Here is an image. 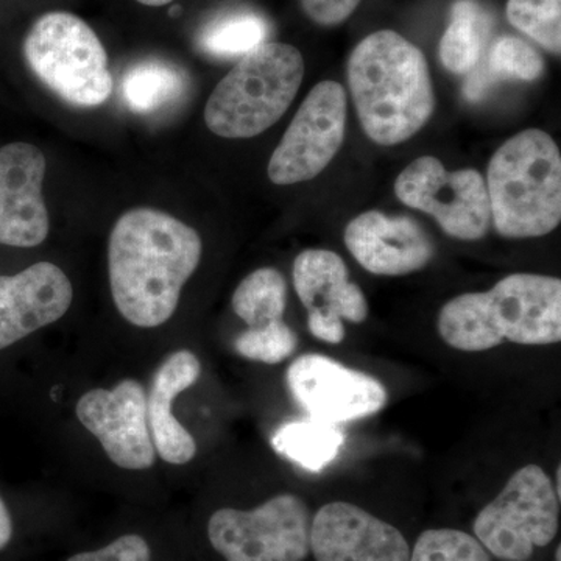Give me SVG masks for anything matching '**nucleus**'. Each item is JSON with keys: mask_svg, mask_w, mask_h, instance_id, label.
<instances>
[{"mask_svg": "<svg viewBox=\"0 0 561 561\" xmlns=\"http://www.w3.org/2000/svg\"><path fill=\"white\" fill-rule=\"evenodd\" d=\"M202 250L198 232L171 214L138 208L121 216L108 247L111 294L121 316L138 328L171 320Z\"/></svg>", "mask_w": 561, "mask_h": 561, "instance_id": "obj_1", "label": "nucleus"}, {"mask_svg": "<svg viewBox=\"0 0 561 561\" xmlns=\"http://www.w3.org/2000/svg\"><path fill=\"white\" fill-rule=\"evenodd\" d=\"M348 84L365 135L398 146L430 122L435 108L423 51L393 31L371 33L351 51Z\"/></svg>", "mask_w": 561, "mask_h": 561, "instance_id": "obj_2", "label": "nucleus"}, {"mask_svg": "<svg viewBox=\"0 0 561 561\" xmlns=\"http://www.w3.org/2000/svg\"><path fill=\"white\" fill-rule=\"evenodd\" d=\"M438 332L449 346L481 353L505 342L553 345L561 341V280L513 273L489 291L459 295L438 313Z\"/></svg>", "mask_w": 561, "mask_h": 561, "instance_id": "obj_3", "label": "nucleus"}, {"mask_svg": "<svg viewBox=\"0 0 561 561\" xmlns=\"http://www.w3.org/2000/svg\"><path fill=\"white\" fill-rule=\"evenodd\" d=\"M485 183L491 221L502 238H541L559 227L561 157L548 133L530 128L502 144Z\"/></svg>", "mask_w": 561, "mask_h": 561, "instance_id": "obj_4", "label": "nucleus"}, {"mask_svg": "<svg viewBox=\"0 0 561 561\" xmlns=\"http://www.w3.org/2000/svg\"><path fill=\"white\" fill-rule=\"evenodd\" d=\"M305 60L297 47L265 43L234 66L205 106V124L225 139H249L268 130L297 98Z\"/></svg>", "mask_w": 561, "mask_h": 561, "instance_id": "obj_5", "label": "nucleus"}, {"mask_svg": "<svg viewBox=\"0 0 561 561\" xmlns=\"http://www.w3.org/2000/svg\"><path fill=\"white\" fill-rule=\"evenodd\" d=\"M24 55L36 79L70 105L92 108L113 92L105 47L76 14L41 16L25 38Z\"/></svg>", "mask_w": 561, "mask_h": 561, "instance_id": "obj_6", "label": "nucleus"}, {"mask_svg": "<svg viewBox=\"0 0 561 561\" xmlns=\"http://www.w3.org/2000/svg\"><path fill=\"white\" fill-rule=\"evenodd\" d=\"M560 496L538 465L512 476L504 490L479 512L476 538L502 561H527L551 545L559 531Z\"/></svg>", "mask_w": 561, "mask_h": 561, "instance_id": "obj_7", "label": "nucleus"}, {"mask_svg": "<svg viewBox=\"0 0 561 561\" xmlns=\"http://www.w3.org/2000/svg\"><path fill=\"white\" fill-rule=\"evenodd\" d=\"M312 515L295 494L253 511L220 508L210 516V545L227 561H302L311 552Z\"/></svg>", "mask_w": 561, "mask_h": 561, "instance_id": "obj_8", "label": "nucleus"}, {"mask_svg": "<svg viewBox=\"0 0 561 561\" xmlns=\"http://www.w3.org/2000/svg\"><path fill=\"white\" fill-rule=\"evenodd\" d=\"M394 194L409 208L430 214L459 241H479L491 225L489 191L474 169L448 172L440 160L421 157L394 181Z\"/></svg>", "mask_w": 561, "mask_h": 561, "instance_id": "obj_9", "label": "nucleus"}, {"mask_svg": "<svg viewBox=\"0 0 561 561\" xmlns=\"http://www.w3.org/2000/svg\"><path fill=\"white\" fill-rule=\"evenodd\" d=\"M346 106V92L337 81L312 88L268 161L272 183H302L331 164L345 139Z\"/></svg>", "mask_w": 561, "mask_h": 561, "instance_id": "obj_10", "label": "nucleus"}, {"mask_svg": "<svg viewBox=\"0 0 561 561\" xmlns=\"http://www.w3.org/2000/svg\"><path fill=\"white\" fill-rule=\"evenodd\" d=\"M287 386L309 419L334 426L375 415L389 400L378 379L321 354L291 362Z\"/></svg>", "mask_w": 561, "mask_h": 561, "instance_id": "obj_11", "label": "nucleus"}, {"mask_svg": "<svg viewBox=\"0 0 561 561\" xmlns=\"http://www.w3.org/2000/svg\"><path fill=\"white\" fill-rule=\"evenodd\" d=\"M77 416L117 467L133 471L153 467L157 451L142 383L124 379L111 390H90L77 402Z\"/></svg>", "mask_w": 561, "mask_h": 561, "instance_id": "obj_12", "label": "nucleus"}, {"mask_svg": "<svg viewBox=\"0 0 561 561\" xmlns=\"http://www.w3.org/2000/svg\"><path fill=\"white\" fill-rule=\"evenodd\" d=\"M291 273L295 291L308 309V327L313 337L337 345L345 339L342 320H367V298L356 283H351L345 262L334 251H302Z\"/></svg>", "mask_w": 561, "mask_h": 561, "instance_id": "obj_13", "label": "nucleus"}, {"mask_svg": "<svg viewBox=\"0 0 561 561\" xmlns=\"http://www.w3.org/2000/svg\"><path fill=\"white\" fill-rule=\"evenodd\" d=\"M46 158L32 144L0 149V243L33 249L46 241L50 220L43 197Z\"/></svg>", "mask_w": 561, "mask_h": 561, "instance_id": "obj_14", "label": "nucleus"}, {"mask_svg": "<svg viewBox=\"0 0 561 561\" xmlns=\"http://www.w3.org/2000/svg\"><path fill=\"white\" fill-rule=\"evenodd\" d=\"M317 561H409L411 548L397 527L350 502H330L312 518Z\"/></svg>", "mask_w": 561, "mask_h": 561, "instance_id": "obj_15", "label": "nucleus"}, {"mask_svg": "<svg viewBox=\"0 0 561 561\" xmlns=\"http://www.w3.org/2000/svg\"><path fill=\"white\" fill-rule=\"evenodd\" d=\"M346 249L365 271L378 276L411 275L434 257V243L411 217L368 210L343 232Z\"/></svg>", "mask_w": 561, "mask_h": 561, "instance_id": "obj_16", "label": "nucleus"}, {"mask_svg": "<svg viewBox=\"0 0 561 561\" xmlns=\"http://www.w3.org/2000/svg\"><path fill=\"white\" fill-rule=\"evenodd\" d=\"M72 298L68 275L51 262L0 276V350L60 320Z\"/></svg>", "mask_w": 561, "mask_h": 561, "instance_id": "obj_17", "label": "nucleus"}, {"mask_svg": "<svg viewBox=\"0 0 561 561\" xmlns=\"http://www.w3.org/2000/svg\"><path fill=\"white\" fill-rule=\"evenodd\" d=\"M201 373L198 357L191 351L180 350L162 362L151 381L147 397L151 440L154 451L168 463L186 465L197 454V443L173 416L172 405L181 391L198 381Z\"/></svg>", "mask_w": 561, "mask_h": 561, "instance_id": "obj_18", "label": "nucleus"}, {"mask_svg": "<svg viewBox=\"0 0 561 561\" xmlns=\"http://www.w3.org/2000/svg\"><path fill=\"white\" fill-rule=\"evenodd\" d=\"M491 16L476 0H457L451 24L443 33L440 61L457 76H468L482 58L483 46L491 32Z\"/></svg>", "mask_w": 561, "mask_h": 561, "instance_id": "obj_19", "label": "nucleus"}, {"mask_svg": "<svg viewBox=\"0 0 561 561\" xmlns=\"http://www.w3.org/2000/svg\"><path fill=\"white\" fill-rule=\"evenodd\" d=\"M343 443L345 435L339 426L312 419L284 423L272 437L276 453L311 472L328 467L337 457Z\"/></svg>", "mask_w": 561, "mask_h": 561, "instance_id": "obj_20", "label": "nucleus"}, {"mask_svg": "<svg viewBox=\"0 0 561 561\" xmlns=\"http://www.w3.org/2000/svg\"><path fill=\"white\" fill-rule=\"evenodd\" d=\"M187 88L186 76L176 66L146 60L131 66L122 80V95L133 113H157L179 101Z\"/></svg>", "mask_w": 561, "mask_h": 561, "instance_id": "obj_21", "label": "nucleus"}, {"mask_svg": "<svg viewBox=\"0 0 561 561\" xmlns=\"http://www.w3.org/2000/svg\"><path fill=\"white\" fill-rule=\"evenodd\" d=\"M268 24L253 11H232L205 25L198 35V46L217 58L245 57L265 44Z\"/></svg>", "mask_w": 561, "mask_h": 561, "instance_id": "obj_22", "label": "nucleus"}, {"mask_svg": "<svg viewBox=\"0 0 561 561\" xmlns=\"http://www.w3.org/2000/svg\"><path fill=\"white\" fill-rule=\"evenodd\" d=\"M232 309L250 328H262L283 320L287 305V284L275 268L250 273L232 295Z\"/></svg>", "mask_w": 561, "mask_h": 561, "instance_id": "obj_23", "label": "nucleus"}, {"mask_svg": "<svg viewBox=\"0 0 561 561\" xmlns=\"http://www.w3.org/2000/svg\"><path fill=\"white\" fill-rule=\"evenodd\" d=\"M507 20L551 54L561 51V0H508Z\"/></svg>", "mask_w": 561, "mask_h": 561, "instance_id": "obj_24", "label": "nucleus"}, {"mask_svg": "<svg viewBox=\"0 0 561 561\" xmlns=\"http://www.w3.org/2000/svg\"><path fill=\"white\" fill-rule=\"evenodd\" d=\"M486 72L490 79L534 81L545 72V60L526 41L502 36L491 46Z\"/></svg>", "mask_w": 561, "mask_h": 561, "instance_id": "obj_25", "label": "nucleus"}, {"mask_svg": "<svg viewBox=\"0 0 561 561\" xmlns=\"http://www.w3.org/2000/svg\"><path fill=\"white\" fill-rule=\"evenodd\" d=\"M409 561H491L478 538L456 529L423 531Z\"/></svg>", "mask_w": 561, "mask_h": 561, "instance_id": "obj_26", "label": "nucleus"}, {"mask_svg": "<svg viewBox=\"0 0 561 561\" xmlns=\"http://www.w3.org/2000/svg\"><path fill=\"white\" fill-rule=\"evenodd\" d=\"M297 345V334L283 320L273 321L267 327L249 328L234 342V348L242 357L268 365L289 359Z\"/></svg>", "mask_w": 561, "mask_h": 561, "instance_id": "obj_27", "label": "nucleus"}, {"mask_svg": "<svg viewBox=\"0 0 561 561\" xmlns=\"http://www.w3.org/2000/svg\"><path fill=\"white\" fill-rule=\"evenodd\" d=\"M150 546L139 535H124L99 551L81 552L68 561H150Z\"/></svg>", "mask_w": 561, "mask_h": 561, "instance_id": "obj_28", "label": "nucleus"}, {"mask_svg": "<svg viewBox=\"0 0 561 561\" xmlns=\"http://www.w3.org/2000/svg\"><path fill=\"white\" fill-rule=\"evenodd\" d=\"M306 16L321 27H334L343 24L362 0H300Z\"/></svg>", "mask_w": 561, "mask_h": 561, "instance_id": "obj_29", "label": "nucleus"}, {"mask_svg": "<svg viewBox=\"0 0 561 561\" xmlns=\"http://www.w3.org/2000/svg\"><path fill=\"white\" fill-rule=\"evenodd\" d=\"M493 80L490 79L489 72H486L485 66L479 65L468 73V79L463 84V95L468 102H479L489 91L490 84Z\"/></svg>", "mask_w": 561, "mask_h": 561, "instance_id": "obj_30", "label": "nucleus"}, {"mask_svg": "<svg viewBox=\"0 0 561 561\" xmlns=\"http://www.w3.org/2000/svg\"><path fill=\"white\" fill-rule=\"evenodd\" d=\"M11 537H13V522L5 502L0 497V551L7 548Z\"/></svg>", "mask_w": 561, "mask_h": 561, "instance_id": "obj_31", "label": "nucleus"}, {"mask_svg": "<svg viewBox=\"0 0 561 561\" xmlns=\"http://www.w3.org/2000/svg\"><path fill=\"white\" fill-rule=\"evenodd\" d=\"M138 2L147 7H164L173 2V0H138Z\"/></svg>", "mask_w": 561, "mask_h": 561, "instance_id": "obj_32", "label": "nucleus"}, {"mask_svg": "<svg viewBox=\"0 0 561 561\" xmlns=\"http://www.w3.org/2000/svg\"><path fill=\"white\" fill-rule=\"evenodd\" d=\"M560 552H561V548L559 546V548H557V556H556L557 561H560Z\"/></svg>", "mask_w": 561, "mask_h": 561, "instance_id": "obj_33", "label": "nucleus"}]
</instances>
